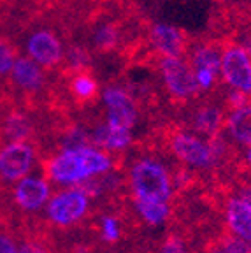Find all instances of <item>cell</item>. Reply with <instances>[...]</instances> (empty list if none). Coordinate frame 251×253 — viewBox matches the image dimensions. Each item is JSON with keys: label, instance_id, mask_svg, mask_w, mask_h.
Here are the masks:
<instances>
[{"label": "cell", "instance_id": "1", "mask_svg": "<svg viewBox=\"0 0 251 253\" xmlns=\"http://www.w3.org/2000/svg\"><path fill=\"white\" fill-rule=\"evenodd\" d=\"M144 67H149L160 76L167 102L174 109L183 111L204 95L197 83L195 72H193L188 58L153 55L146 62Z\"/></svg>", "mask_w": 251, "mask_h": 253}, {"label": "cell", "instance_id": "2", "mask_svg": "<svg viewBox=\"0 0 251 253\" xmlns=\"http://www.w3.org/2000/svg\"><path fill=\"white\" fill-rule=\"evenodd\" d=\"M126 186L133 197L169 202L174 197L172 172L155 157H139L126 170Z\"/></svg>", "mask_w": 251, "mask_h": 253}, {"label": "cell", "instance_id": "3", "mask_svg": "<svg viewBox=\"0 0 251 253\" xmlns=\"http://www.w3.org/2000/svg\"><path fill=\"white\" fill-rule=\"evenodd\" d=\"M223 42V36H208L204 39L193 41L188 56H186L204 95L212 93L221 86L220 69Z\"/></svg>", "mask_w": 251, "mask_h": 253}, {"label": "cell", "instance_id": "4", "mask_svg": "<svg viewBox=\"0 0 251 253\" xmlns=\"http://www.w3.org/2000/svg\"><path fill=\"white\" fill-rule=\"evenodd\" d=\"M51 186L46 178L41 176H25L11 186L7 195V204L14 216V227L25 218H32L37 211L49 201Z\"/></svg>", "mask_w": 251, "mask_h": 253}, {"label": "cell", "instance_id": "5", "mask_svg": "<svg viewBox=\"0 0 251 253\" xmlns=\"http://www.w3.org/2000/svg\"><path fill=\"white\" fill-rule=\"evenodd\" d=\"M90 213V199L78 188H67L55 194L46 210V225L58 230H67L79 225Z\"/></svg>", "mask_w": 251, "mask_h": 253}, {"label": "cell", "instance_id": "6", "mask_svg": "<svg viewBox=\"0 0 251 253\" xmlns=\"http://www.w3.org/2000/svg\"><path fill=\"white\" fill-rule=\"evenodd\" d=\"M221 84L251 97V55L236 41L225 37L221 49Z\"/></svg>", "mask_w": 251, "mask_h": 253}, {"label": "cell", "instance_id": "7", "mask_svg": "<svg viewBox=\"0 0 251 253\" xmlns=\"http://www.w3.org/2000/svg\"><path fill=\"white\" fill-rule=\"evenodd\" d=\"M193 37L185 28L169 23H148L146 27V47L149 55L158 56H183L186 58Z\"/></svg>", "mask_w": 251, "mask_h": 253}, {"label": "cell", "instance_id": "8", "mask_svg": "<svg viewBox=\"0 0 251 253\" xmlns=\"http://www.w3.org/2000/svg\"><path fill=\"white\" fill-rule=\"evenodd\" d=\"M102 100L107 123L122 128H130V130L137 125L141 107L125 86L116 83L107 84L102 91Z\"/></svg>", "mask_w": 251, "mask_h": 253}, {"label": "cell", "instance_id": "9", "mask_svg": "<svg viewBox=\"0 0 251 253\" xmlns=\"http://www.w3.org/2000/svg\"><path fill=\"white\" fill-rule=\"evenodd\" d=\"M25 53L42 69H55L63 63L65 46L51 28H37L25 39Z\"/></svg>", "mask_w": 251, "mask_h": 253}, {"label": "cell", "instance_id": "10", "mask_svg": "<svg viewBox=\"0 0 251 253\" xmlns=\"http://www.w3.org/2000/svg\"><path fill=\"white\" fill-rule=\"evenodd\" d=\"M67 72V95L74 106L88 107L97 104L100 97V83L98 78L93 74L91 67L78 69V71Z\"/></svg>", "mask_w": 251, "mask_h": 253}, {"label": "cell", "instance_id": "11", "mask_svg": "<svg viewBox=\"0 0 251 253\" xmlns=\"http://www.w3.org/2000/svg\"><path fill=\"white\" fill-rule=\"evenodd\" d=\"M7 76L11 79L12 86L27 97L39 95L46 84L44 69L28 56H18Z\"/></svg>", "mask_w": 251, "mask_h": 253}, {"label": "cell", "instance_id": "12", "mask_svg": "<svg viewBox=\"0 0 251 253\" xmlns=\"http://www.w3.org/2000/svg\"><path fill=\"white\" fill-rule=\"evenodd\" d=\"M37 126L28 111L12 107L0 116V139L9 141H30L36 142Z\"/></svg>", "mask_w": 251, "mask_h": 253}, {"label": "cell", "instance_id": "13", "mask_svg": "<svg viewBox=\"0 0 251 253\" xmlns=\"http://www.w3.org/2000/svg\"><path fill=\"white\" fill-rule=\"evenodd\" d=\"M225 227L239 239L251 243V201L243 197H225Z\"/></svg>", "mask_w": 251, "mask_h": 253}, {"label": "cell", "instance_id": "14", "mask_svg": "<svg viewBox=\"0 0 251 253\" xmlns=\"http://www.w3.org/2000/svg\"><path fill=\"white\" fill-rule=\"evenodd\" d=\"M132 199V213L139 225L144 223L148 227H160L172 216V204L164 201H148V199L130 197Z\"/></svg>", "mask_w": 251, "mask_h": 253}, {"label": "cell", "instance_id": "15", "mask_svg": "<svg viewBox=\"0 0 251 253\" xmlns=\"http://www.w3.org/2000/svg\"><path fill=\"white\" fill-rule=\"evenodd\" d=\"M223 132H227L236 144L251 146V102L228 111Z\"/></svg>", "mask_w": 251, "mask_h": 253}, {"label": "cell", "instance_id": "16", "mask_svg": "<svg viewBox=\"0 0 251 253\" xmlns=\"http://www.w3.org/2000/svg\"><path fill=\"white\" fill-rule=\"evenodd\" d=\"M193 236L186 227L183 229H174L169 230L158 241L157 248L149 250V253H192L190 246H192Z\"/></svg>", "mask_w": 251, "mask_h": 253}, {"label": "cell", "instance_id": "17", "mask_svg": "<svg viewBox=\"0 0 251 253\" xmlns=\"http://www.w3.org/2000/svg\"><path fill=\"white\" fill-rule=\"evenodd\" d=\"M16 58H18V53H16L14 46L9 41L0 37V78L11 72Z\"/></svg>", "mask_w": 251, "mask_h": 253}, {"label": "cell", "instance_id": "18", "mask_svg": "<svg viewBox=\"0 0 251 253\" xmlns=\"http://www.w3.org/2000/svg\"><path fill=\"white\" fill-rule=\"evenodd\" d=\"M204 252L206 253H230L225 248H221V246H208V248H204Z\"/></svg>", "mask_w": 251, "mask_h": 253}, {"label": "cell", "instance_id": "19", "mask_svg": "<svg viewBox=\"0 0 251 253\" xmlns=\"http://www.w3.org/2000/svg\"><path fill=\"white\" fill-rule=\"evenodd\" d=\"M244 162H246L248 166L251 167V146L248 148V153H246V160H244Z\"/></svg>", "mask_w": 251, "mask_h": 253}, {"label": "cell", "instance_id": "20", "mask_svg": "<svg viewBox=\"0 0 251 253\" xmlns=\"http://www.w3.org/2000/svg\"><path fill=\"white\" fill-rule=\"evenodd\" d=\"M2 201H5V197H2V195H0V202H2Z\"/></svg>", "mask_w": 251, "mask_h": 253}, {"label": "cell", "instance_id": "21", "mask_svg": "<svg viewBox=\"0 0 251 253\" xmlns=\"http://www.w3.org/2000/svg\"><path fill=\"white\" fill-rule=\"evenodd\" d=\"M221 2H223V0H221Z\"/></svg>", "mask_w": 251, "mask_h": 253}]
</instances>
